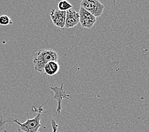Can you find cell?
Returning a JSON list of instances; mask_svg holds the SVG:
<instances>
[{
    "label": "cell",
    "instance_id": "obj_1",
    "mask_svg": "<svg viewBox=\"0 0 149 132\" xmlns=\"http://www.w3.org/2000/svg\"><path fill=\"white\" fill-rule=\"evenodd\" d=\"M43 109L40 108L38 113L36 116L32 119H28L24 123H21L17 119H4L1 116H0V131L6 126L8 124L10 126L12 123L18 124V132H38L40 128L42 126L40 123L41 120V113Z\"/></svg>",
    "mask_w": 149,
    "mask_h": 132
},
{
    "label": "cell",
    "instance_id": "obj_2",
    "mask_svg": "<svg viewBox=\"0 0 149 132\" xmlns=\"http://www.w3.org/2000/svg\"><path fill=\"white\" fill-rule=\"evenodd\" d=\"M59 56L56 51L52 49H42L37 52L33 59L34 69L37 72H43L44 67L50 61L57 60Z\"/></svg>",
    "mask_w": 149,
    "mask_h": 132
},
{
    "label": "cell",
    "instance_id": "obj_3",
    "mask_svg": "<svg viewBox=\"0 0 149 132\" xmlns=\"http://www.w3.org/2000/svg\"><path fill=\"white\" fill-rule=\"evenodd\" d=\"M82 6L95 17H100L103 12L104 6L98 0H82L80 3Z\"/></svg>",
    "mask_w": 149,
    "mask_h": 132
},
{
    "label": "cell",
    "instance_id": "obj_4",
    "mask_svg": "<svg viewBox=\"0 0 149 132\" xmlns=\"http://www.w3.org/2000/svg\"><path fill=\"white\" fill-rule=\"evenodd\" d=\"M79 23L84 28L91 29L96 22V17L80 6L79 10Z\"/></svg>",
    "mask_w": 149,
    "mask_h": 132
},
{
    "label": "cell",
    "instance_id": "obj_5",
    "mask_svg": "<svg viewBox=\"0 0 149 132\" xmlns=\"http://www.w3.org/2000/svg\"><path fill=\"white\" fill-rule=\"evenodd\" d=\"M50 89H51L54 93V99H55L57 102L56 114H59L61 113V111L62 100L63 99H69L70 95L67 94L65 91H64L63 84H61V85L59 87L57 86H51L50 87Z\"/></svg>",
    "mask_w": 149,
    "mask_h": 132
},
{
    "label": "cell",
    "instance_id": "obj_6",
    "mask_svg": "<svg viewBox=\"0 0 149 132\" xmlns=\"http://www.w3.org/2000/svg\"><path fill=\"white\" fill-rule=\"evenodd\" d=\"M66 13V12L61 11L57 9H52L50 13V16L54 25L59 28H64Z\"/></svg>",
    "mask_w": 149,
    "mask_h": 132
},
{
    "label": "cell",
    "instance_id": "obj_7",
    "mask_svg": "<svg viewBox=\"0 0 149 132\" xmlns=\"http://www.w3.org/2000/svg\"><path fill=\"white\" fill-rule=\"evenodd\" d=\"M79 23V14L73 9L68 10L66 13L65 26L64 28L67 29L73 28Z\"/></svg>",
    "mask_w": 149,
    "mask_h": 132
},
{
    "label": "cell",
    "instance_id": "obj_8",
    "mask_svg": "<svg viewBox=\"0 0 149 132\" xmlns=\"http://www.w3.org/2000/svg\"><path fill=\"white\" fill-rule=\"evenodd\" d=\"M59 69L60 66L57 60H52L47 63L44 67L43 72L49 76H52L58 73Z\"/></svg>",
    "mask_w": 149,
    "mask_h": 132
},
{
    "label": "cell",
    "instance_id": "obj_9",
    "mask_svg": "<svg viewBox=\"0 0 149 132\" xmlns=\"http://www.w3.org/2000/svg\"><path fill=\"white\" fill-rule=\"evenodd\" d=\"M59 10L61 11H64L67 12L68 10L72 9L73 8V5L71 4L66 0H62L58 3V6H57Z\"/></svg>",
    "mask_w": 149,
    "mask_h": 132
},
{
    "label": "cell",
    "instance_id": "obj_10",
    "mask_svg": "<svg viewBox=\"0 0 149 132\" xmlns=\"http://www.w3.org/2000/svg\"><path fill=\"white\" fill-rule=\"evenodd\" d=\"M10 24H12V21L8 16L5 15L0 16V25L2 26H6Z\"/></svg>",
    "mask_w": 149,
    "mask_h": 132
},
{
    "label": "cell",
    "instance_id": "obj_11",
    "mask_svg": "<svg viewBox=\"0 0 149 132\" xmlns=\"http://www.w3.org/2000/svg\"><path fill=\"white\" fill-rule=\"evenodd\" d=\"M51 126L52 128V132H57L58 128V124L56 123V120L54 119L51 120Z\"/></svg>",
    "mask_w": 149,
    "mask_h": 132
},
{
    "label": "cell",
    "instance_id": "obj_12",
    "mask_svg": "<svg viewBox=\"0 0 149 132\" xmlns=\"http://www.w3.org/2000/svg\"></svg>",
    "mask_w": 149,
    "mask_h": 132
}]
</instances>
